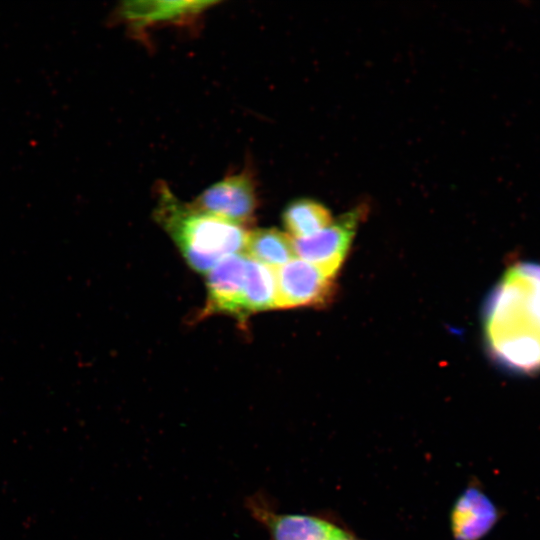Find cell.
<instances>
[{"mask_svg": "<svg viewBox=\"0 0 540 540\" xmlns=\"http://www.w3.org/2000/svg\"><path fill=\"white\" fill-rule=\"evenodd\" d=\"M276 308L275 270L247 257L245 310L251 313Z\"/></svg>", "mask_w": 540, "mask_h": 540, "instance_id": "8fae6325", "label": "cell"}, {"mask_svg": "<svg viewBox=\"0 0 540 540\" xmlns=\"http://www.w3.org/2000/svg\"><path fill=\"white\" fill-rule=\"evenodd\" d=\"M363 216L359 207L305 239H293L295 255L334 277L341 266Z\"/></svg>", "mask_w": 540, "mask_h": 540, "instance_id": "8992f818", "label": "cell"}, {"mask_svg": "<svg viewBox=\"0 0 540 540\" xmlns=\"http://www.w3.org/2000/svg\"><path fill=\"white\" fill-rule=\"evenodd\" d=\"M334 540H363L355 535L350 529L346 528L344 525L337 532Z\"/></svg>", "mask_w": 540, "mask_h": 540, "instance_id": "7c38bea8", "label": "cell"}, {"mask_svg": "<svg viewBox=\"0 0 540 540\" xmlns=\"http://www.w3.org/2000/svg\"><path fill=\"white\" fill-rule=\"evenodd\" d=\"M196 209L247 227L258 207L256 181L246 167L206 188L191 203Z\"/></svg>", "mask_w": 540, "mask_h": 540, "instance_id": "3957f363", "label": "cell"}, {"mask_svg": "<svg viewBox=\"0 0 540 540\" xmlns=\"http://www.w3.org/2000/svg\"><path fill=\"white\" fill-rule=\"evenodd\" d=\"M275 270L276 308L326 304L333 278L316 265L294 258Z\"/></svg>", "mask_w": 540, "mask_h": 540, "instance_id": "5b68a950", "label": "cell"}, {"mask_svg": "<svg viewBox=\"0 0 540 540\" xmlns=\"http://www.w3.org/2000/svg\"><path fill=\"white\" fill-rule=\"evenodd\" d=\"M216 1H125L113 12V20L135 36L152 28L185 26L196 22Z\"/></svg>", "mask_w": 540, "mask_h": 540, "instance_id": "277c9868", "label": "cell"}, {"mask_svg": "<svg viewBox=\"0 0 540 540\" xmlns=\"http://www.w3.org/2000/svg\"><path fill=\"white\" fill-rule=\"evenodd\" d=\"M243 253L273 269L283 266L296 256L293 239L275 228L250 231Z\"/></svg>", "mask_w": 540, "mask_h": 540, "instance_id": "9c48e42d", "label": "cell"}, {"mask_svg": "<svg viewBox=\"0 0 540 540\" xmlns=\"http://www.w3.org/2000/svg\"><path fill=\"white\" fill-rule=\"evenodd\" d=\"M154 216L187 263L208 273L224 258L243 253L250 230L182 202L166 183L157 185Z\"/></svg>", "mask_w": 540, "mask_h": 540, "instance_id": "7a4b0ae2", "label": "cell"}, {"mask_svg": "<svg viewBox=\"0 0 540 540\" xmlns=\"http://www.w3.org/2000/svg\"><path fill=\"white\" fill-rule=\"evenodd\" d=\"M247 256L230 255L207 274V302L202 314H228L244 319Z\"/></svg>", "mask_w": 540, "mask_h": 540, "instance_id": "ba28073f", "label": "cell"}, {"mask_svg": "<svg viewBox=\"0 0 540 540\" xmlns=\"http://www.w3.org/2000/svg\"><path fill=\"white\" fill-rule=\"evenodd\" d=\"M485 331L493 358L521 374L540 370V264L511 266L491 293Z\"/></svg>", "mask_w": 540, "mask_h": 540, "instance_id": "6da1fadb", "label": "cell"}, {"mask_svg": "<svg viewBox=\"0 0 540 540\" xmlns=\"http://www.w3.org/2000/svg\"><path fill=\"white\" fill-rule=\"evenodd\" d=\"M284 226L292 239L309 238L332 223L329 210L319 202L299 199L283 213Z\"/></svg>", "mask_w": 540, "mask_h": 540, "instance_id": "30bf717a", "label": "cell"}, {"mask_svg": "<svg viewBox=\"0 0 540 540\" xmlns=\"http://www.w3.org/2000/svg\"><path fill=\"white\" fill-rule=\"evenodd\" d=\"M502 511L478 481H471L455 499L449 514L453 540H482L497 525Z\"/></svg>", "mask_w": 540, "mask_h": 540, "instance_id": "52a82bcc", "label": "cell"}]
</instances>
